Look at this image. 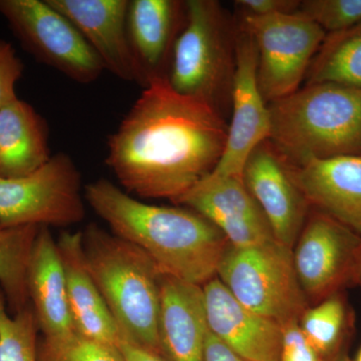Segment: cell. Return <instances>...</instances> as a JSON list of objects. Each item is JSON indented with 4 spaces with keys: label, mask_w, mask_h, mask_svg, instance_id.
Listing matches in <instances>:
<instances>
[{
    "label": "cell",
    "mask_w": 361,
    "mask_h": 361,
    "mask_svg": "<svg viewBox=\"0 0 361 361\" xmlns=\"http://www.w3.org/2000/svg\"><path fill=\"white\" fill-rule=\"evenodd\" d=\"M227 130L212 104L157 78L109 137L106 163L127 193L176 205L217 166Z\"/></svg>",
    "instance_id": "cell-1"
},
{
    "label": "cell",
    "mask_w": 361,
    "mask_h": 361,
    "mask_svg": "<svg viewBox=\"0 0 361 361\" xmlns=\"http://www.w3.org/2000/svg\"><path fill=\"white\" fill-rule=\"evenodd\" d=\"M85 199L113 234L148 254L164 274L199 286L217 276L229 242L200 214L144 203L106 179L87 185Z\"/></svg>",
    "instance_id": "cell-2"
},
{
    "label": "cell",
    "mask_w": 361,
    "mask_h": 361,
    "mask_svg": "<svg viewBox=\"0 0 361 361\" xmlns=\"http://www.w3.org/2000/svg\"><path fill=\"white\" fill-rule=\"evenodd\" d=\"M268 106L269 141L289 165L361 156V89L307 84Z\"/></svg>",
    "instance_id": "cell-3"
},
{
    "label": "cell",
    "mask_w": 361,
    "mask_h": 361,
    "mask_svg": "<svg viewBox=\"0 0 361 361\" xmlns=\"http://www.w3.org/2000/svg\"><path fill=\"white\" fill-rule=\"evenodd\" d=\"M82 233L85 261L120 339L159 355L158 322L164 273L139 247L90 223Z\"/></svg>",
    "instance_id": "cell-4"
},
{
    "label": "cell",
    "mask_w": 361,
    "mask_h": 361,
    "mask_svg": "<svg viewBox=\"0 0 361 361\" xmlns=\"http://www.w3.org/2000/svg\"><path fill=\"white\" fill-rule=\"evenodd\" d=\"M236 33L237 23L229 20L219 2L187 0L186 18L168 73L171 87L222 113L224 102L231 101Z\"/></svg>",
    "instance_id": "cell-5"
},
{
    "label": "cell",
    "mask_w": 361,
    "mask_h": 361,
    "mask_svg": "<svg viewBox=\"0 0 361 361\" xmlns=\"http://www.w3.org/2000/svg\"><path fill=\"white\" fill-rule=\"evenodd\" d=\"M217 277L240 303L280 325L299 320L310 307L292 249L276 239L246 248L229 244Z\"/></svg>",
    "instance_id": "cell-6"
},
{
    "label": "cell",
    "mask_w": 361,
    "mask_h": 361,
    "mask_svg": "<svg viewBox=\"0 0 361 361\" xmlns=\"http://www.w3.org/2000/svg\"><path fill=\"white\" fill-rule=\"evenodd\" d=\"M82 175L66 153L51 156L39 170L0 178V224L4 227H70L85 217Z\"/></svg>",
    "instance_id": "cell-7"
},
{
    "label": "cell",
    "mask_w": 361,
    "mask_h": 361,
    "mask_svg": "<svg viewBox=\"0 0 361 361\" xmlns=\"http://www.w3.org/2000/svg\"><path fill=\"white\" fill-rule=\"evenodd\" d=\"M237 25L253 39L259 87L268 104L300 89L327 35L299 9L261 18L240 14Z\"/></svg>",
    "instance_id": "cell-8"
},
{
    "label": "cell",
    "mask_w": 361,
    "mask_h": 361,
    "mask_svg": "<svg viewBox=\"0 0 361 361\" xmlns=\"http://www.w3.org/2000/svg\"><path fill=\"white\" fill-rule=\"evenodd\" d=\"M0 14L26 51L75 82L92 84L106 71L75 25L47 0H0Z\"/></svg>",
    "instance_id": "cell-9"
},
{
    "label": "cell",
    "mask_w": 361,
    "mask_h": 361,
    "mask_svg": "<svg viewBox=\"0 0 361 361\" xmlns=\"http://www.w3.org/2000/svg\"><path fill=\"white\" fill-rule=\"evenodd\" d=\"M361 237L315 210L292 249L297 277L308 302L318 303L353 282Z\"/></svg>",
    "instance_id": "cell-10"
},
{
    "label": "cell",
    "mask_w": 361,
    "mask_h": 361,
    "mask_svg": "<svg viewBox=\"0 0 361 361\" xmlns=\"http://www.w3.org/2000/svg\"><path fill=\"white\" fill-rule=\"evenodd\" d=\"M231 104V123L228 125L224 151L210 174L242 179L252 152L269 140L271 118L269 106L259 87L255 44L251 35L238 25Z\"/></svg>",
    "instance_id": "cell-11"
},
{
    "label": "cell",
    "mask_w": 361,
    "mask_h": 361,
    "mask_svg": "<svg viewBox=\"0 0 361 361\" xmlns=\"http://www.w3.org/2000/svg\"><path fill=\"white\" fill-rule=\"evenodd\" d=\"M242 179L264 214L275 239L293 249L310 205L294 182L288 164L269 140L252 152Z\"/></svg>",
    "instance_id": "cell-12"
},
{
    "label": "cell",
    "mask_w": 361,
    "mask_h": 361,
    "mask_svg": "<svg viewBox=\"0 0 361 361\" xmlns=\"http://www.w3.org/2000/svg\"><path fill=\"white\" fill-rule=\"evenodd\" d=\"M203 288L209 332L250 361H279L282 327L239 302L216 276Z\"/></svg>",
    "instance_id": "cell-13"
},
{
    "label": "cell",
    "mask_w": 361,
    "mask_h": 361,
    "mask_svg": "<svg viewBox=\"0 0 361 361\" xmlns=\"http://www.w3.org/2000/svg\"><path fill=\"white\" fill-rule=\"evenodd\" d=\"M75 25L101 59L104 70L139 84L127 30L129 0H47Z\"/></svg>",
    "instance_id": "cell-14"
},
{
    "label": "cell",
    "mask_w": 361,
    "mask_h": 361,
    "mask_svg": "<svg viewBox=\"0 0 361 361\" xmlns=\"http://www.w3.org/2000/svg\"><path fill=\"white\" fill-rule=\"evenodd\" d=\"M186 18V1L130 0L127 30L139 85L167 78L176 40Z\"/></svg>",
    "instance_id": "cell-15"
},
{
    "label": "cell",
    "mask_w": 361,
    "mask_h": 361,
    "mask_svg": "<svg viewBox=\"0 0 361 361\" xmlns=\"http://www.w3.org/2000/svg\"><path fill=\"white\" fill-rule=\"evenodd\" d=\"M288 166L310 207L361 237V156L314 159Z\"/></svg>",
    "instance_id": "cell-16"
},
{
    "label": "cell",
    "mask_w": 361,
    "mask_h": 361,
    "mask_svg": "<svg viewBox=\"0 0 361 361\" xmlns=\"http://www.w3.org/2000/svg\"><path fill=\"white\" fill-rule=\"evenodd\" d=\"M207 334L202 286L163 274L158 322L161 360L205 361Z\"/></svg>",
    "instance_id": "cell-17"
},
{
    "label": "cell",
    "mask_w": 361,
    "mask_h": 361,
    "mask_svg": "<svg viewBox=\"0 0 361 361\" xmlns=\"http://www.w3.org/2000/svg\"><path fill=\"white\" fill-rule=\"evenodd\" d=\"M58 247L65 271L73 330L80 336L118 346L120 334L85 261L82 231H63Z\"/></svg>",
    "instance_id": "cell-18"
},
{
    "label": "cell",
    "mask_w": 361,
    "mask_h": 361,
    "mask_svg": "<svg viewBox=\"0 0 361 361\" xmlns=\"http://www.w3.org/2000/svg\"><path fill=\"white\" fill-rule=\"evenodd\" d=\"M27 291L42 336H63L75 331L58 242L45 226L39 227L33 244Z\"/></svg>",
    "instance_id": "cell-19"
},
{
    "label": "cell",
    "mask_w": 361,
    "mask_h": 361,
    "mask_svg": "<svg viewBox=\"0 0 361 361\" xmlns=\"http://www.w3.org/2000/svg\"><path fill=\"white\" fill-rule=\"evenodd\" d=\"M49 127L35 108L16 97L0 109V178L30 175L49 161Z\"/></svg>",
    "instance_id": "cell-20"
},
{
    "label": "cell",
    "mask_w": 361,
    "mask_h": 361,
    "mask_svg": "<svg viewBox=\"0 0 361 361\" xmlns=\"http://www.w3.org/2000/svg\"><path fill=\"white\" fill-rule=\"evenodd\" d=\"M305 80V85L332 82L361 89V25L327 35Z\"/></svg>",
    "instance_id": "cell-21"
},
{
    "label": "cell",
    "mask_w": 361,
    "mask_h": 361,
    "mask_svg": "<svg viewBox=\"0 0 361 361\" xmlns=\"http://www.w3.org/2000/svg\"><path fill=\"white\" fill-rule=\"evenodd\" d=\"M39 227H4L0 224V288L11 314L30 305L27 268Z\"/></svg>",
    "instance_id": "cell-22"
},
{
    "label": "cell",
    "mask_w": 361,
    "mask_h": 361,
    "mask_svg": "<svg viewBox=\"0 0 361 361\" xmlns=\"http://www.w3.org/2000/svg\"><path fill=\"white\" fill-rule=\"evenodd\" d=\"M348 308L339 292L308 307L299 318L303 336L324 361L339 353L348 329Z\"/></svg>",
    "instance_id": "cell-23"
},
{
    "label": "cell",
    "mask_w": 361,
    "mask_h": 361,
    "mask_svg": "<svg viewBox=\"0 0 361 361\" xmlns=\"http://www.w3.org/2000/svg\"><path fill=\"white\" fill-rule=\"evenodd\" d=\"M39 332L32 305L11 314L0 288V361H37Z\"/></svg>",
    "instance_id": "cell-24"
},
{
    "label": "cell",
    "mask_w": 361,
    "mask_h": 361,
    "mask_svg": "<svg viewBox=\"0 0 361 361\" xmlns=\"http://www.w3.org/2000/svg\"><path fill=\"white\" fill-rule=\"evenodd\" d=\"M37 361H126L120 348L71 332L59 337L42 336Z\"/></svg>",
    "instance_id": "cell-25"
},
{
    "label": "cell",
    "mask_w": 361,
    "mask_h": 361,
    "mask_svg": "<svg viewBox=\"0 0 361 361\" xmlns=\"http://www.w3.org/2000/svg\"><path fill=\"white\" fill-rule=\"evenodd\" d=\"M299 11L317 23L326 35L361 25V0H305Z\"/></svg>",
    "instance_id": "cell-26"
},
{
    "label": "cell",
    "mask_w": 361,
    "mask_h": 361,
    "mask_svg": "<svg viewBox=\"0 0 361 361\" xmlns=\"http://www.w3.org/2000/svg\"><path fill=\"white\" fill-rule=\"evenodd\" d=\"M25 71V65L13 45L0 39V109L16 99V87Z\"/></svg>",
    "instance_id": "cell-27"
},
{
    "label": "cell",
    "mask_w": 361,
    "mask_h": 361,
    "mask_svg": "<svg viewBox=\"0 0 361 361\" xmlns=\"http://www.w3.org/2000/svg\"><path fill=\"white\" fill-rule=\"evenodd\" d=\"M282 327L279 361H324L303 336L298 320H290Z\"/></svg>",
    "instance_id": "cell-28"
},
{
    "label": "cell",
    "mask_w": 361,
    "mask_h": 361,
    "mask_svg": "<svg viewBox=\"0 0 361 361\" xmlns=\"http://www.w3.org/2000/svg\"><path fill=\"white\" fill-rule=\"evenodd\" d=\"M300 2L296 0H238L235 1V6L238 7L242 16L261 18L295 13L300 6Z\"/></svg>",
    "instance_id": "cell-29"
},
{
    "label": "cell",
    "mask_w": 361,
    "mask_h": 361,
    "mask_svg": "<svg viewBox=\"0 0 361 361\" xmlns=\"http://www.w3.org/2000/svg\"><path fill=\"white\" fill-rule=\"evenodd\" d=\"M205 361H250L233 353L209 332L206 338Z\"/></svg>",
    "instance_id": "cell-30"
},
{
    "label": "cell",
    "mask_w": 361,
    "mask_h": 361,
    "mask_svg": "<svg viewBox=\"0 0 361 361\" xmlns=\"http://www.w3.org/2000/svg\"><path fill=\"white\" fill-rule=\"evenodd\" d=\"M118 348L122 351L126 361H163L157 353L125 339H120Z\"/></svg>",
    "instance_id": "cell-31"
},
{
    "label": "cell",
    "mask_w": 361,
    "mask_h": 361,
    "mask_svg": "<svg viewBox=\"0 0 361 361\" xmlns=\"http://www.w3.org/2000/svg\"><path fill=\"white\" fill-rule=\"evenodd\" d=\"M353 283L360 285L361 287V250L358 255L357 262H356L355 274H353Z\"/></svg>",
    "instance_id": "cell-32"
},
{
    "label": "cell",
    "mask_w": 361,
    "mask_h": 361,
    "mask_svg": "<svg viewBox=\"0 0 361 361\" xmlns=\"http://www.w3.org/2000/svg\"><path fill=\"white\" fill-rule=\"evenodd\" d=\"M331 361H353L349 358L348 353L341 351Z\"/></svg>",
    "instance_id": "cell-33"
},
{
    "label": "cell",
    "mask_w": 361,
    "mask_h": 361,
    "mask_svg": "<svg viewBox=\"0 0 361 361\" xmlns=\"http://www.w3.org/2000/svg\"><path fill=\"white\" fill-rule=\"evenodd\" d=\"M355 361H361V348H360V350L358 351L357 355H356V358H355Z\"/></svg>",
    "instance_id": "cell-34"
}]
</instances>
